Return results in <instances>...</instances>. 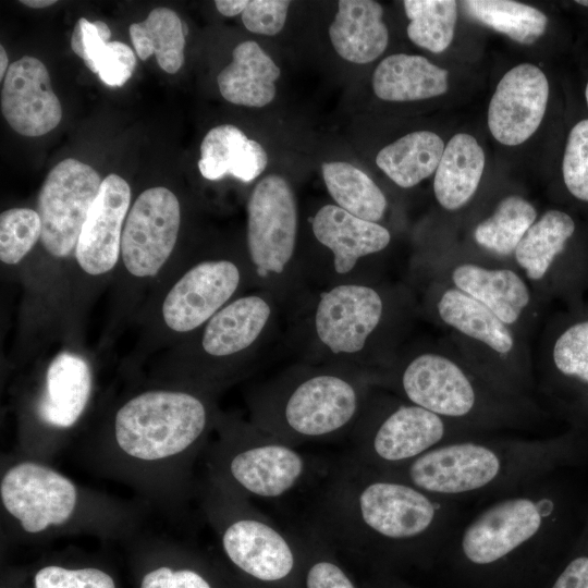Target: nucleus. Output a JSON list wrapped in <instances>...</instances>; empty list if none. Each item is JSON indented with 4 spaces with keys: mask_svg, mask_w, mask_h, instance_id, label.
<instances>
[{
    "mask_svg": "<svg viewBox=\"0 0 588 588\" xmlns=\"http://www.w3.org/2000/svg\"><path fill=\"white\" fill-rule=\"evenodd\" d=\"M585 469L488 501L461 522L431 573L445 588H543L580 528Z\"/></svg>",
    "mask_w": 588,
    "mask_h": 588,
    "instance_id": "nucleus-1",
    "label": "nucleus"
},
{
    "mask_svg": "<svg viewBox=\"0 0 588 588\" xmlns=\"http://www.w3.org/2000/svg\"><path fill=\"white\" fill-rule=\"evenodd\" d=\"M466 516L464 503L432 495L346 455L328 470L310 526L370 572L401 575L431 573Z\"/></svg>",
    "mask_w": 588,
    "mask_h": 588,
    "instance_id": "nucleus-2",
    "label": "nucleus"
},
{
    "mask_svg": "<svg viewBox=\"0 0 588 588\" xmlns=\"http://www.w3.org/2000/svg\"><path fill=\"white\" fill-rule=\"evenodd\" d=\"M587 467L588 433L572 429L543 439L486 434L457 440L380 473L432 495L466 503L490 501L554 473Z\"/></svg>",
    "mask_w": 588,
    "mask_h": 588,
    "instance_id": "nucleus-3",
    "label": "nucleus"
},
{
    "mask_svg": "<svg viewBox=\"0 0 588 588\" xmlns=\"http://www.w3.org/2000/svg\"><path fill=\"white\" fill-rule=\"evenodd\" d=\"M210 426L208 405L180 390H149L115 413L111 439L94 451L101 469L158 499H176L189 483Z\"/></svg>",
    "mask_w": 588,
    "mask_h": 588,
    "instance_id": "nucleus-4",
    "label": "nucleus"
},
{
    "mask_svg": "<svg viewBox=\"0 0 588 588\" xmlns=\"http://www.w3.org/2000/svg\"><path fill=\"white\" fill-rule=\"evenodd\" d=\"M2 515L26 539L68 534L111 536L128 530L131 513L77 485L47 461L19 455L2 466Z\"/></svg>",
    "mask_w": 588,
    "mask_h": 588,
    "instance_id": "nucleus-5",
    "label": "nucleus"
},
{
    "mask_svg": "<svg viewBox=\"0 0 588 588\" xmlns=\"http://www.w3.org/2000/svg\"><path fill=\"white\" fill-rule=\"evenodd\" d=\"M203 509L230 573L270 588H302L298 532L286 531L249 500L207 476Z\"/></svg>",
    "mask_w": 588,
    "mask_h": 588,
    "instance_id": "nucleus-6",
    "label": "nucleus"
},
{
    "mask_svg": "<svg viewBox=\"0 0 588 588\" xmlns=\"http://www.w3.org/2000/svg\"><path fill=\"white\" fill-rule=\"evenodd\" d=\"M367 407L365 389L340 373L317 372L266 392L255 426L294 446L354 429Z\"/></svg>",
    "mask_w": 588,
    "mask_h": 588,
    "instance_id": "nucleus-7",
    "label": "nucleus"
},
{
    "mask_svg": "<svg viewBox=\"0 0 588 588\" xmlns=\"http://www.w3.org/2000/svg\"><path fill=\"white\" fill-rule=\"evenodd\" d=\"M395 387L406 402L486 432L519 426L529 416L524 401L482 384L451 358L434 353L413 358Z\"/></svg>",
    "mask_w": 588,
    "mask_h": 588,
    "instance_id": "nucleus-8",
    "label": "nucleus"
},
{
    "mask_svg": "<svg viewBox=\"0 0 588 588\" xmlns=\"http://www.w3.org/2000/svg\"><path fill=\"white\" fill-rule=\"evenodd\" d=\"M207 452V476L248 500L285 497L315 465L296 446L255 425L224 429Z\"/></svg>",
    "mask_w": 588,
    "mask_h": 588,
    "instance_id": "nucleus-9",
    "label": "nucleus"
},
{
    "mask_svg": "<svg viewBox=\"0 0 588 588\" xmlns=\"http://www.w3.org/2000/svg\"><path fill=\"white\" fill-rule=\"evenodd\" d=\"M487 432L412 403L366 407L353 429L350 456L375 470L392 469L449 442Z\"/></svg>",
    "mask_w": 588,
    "mask_h": 588,
    "instance_id": "nucleus-10",
    "label": "nucleus"
},
{
    "mask_svg": "<svg viewBox=\"0 0 588 588\" xmlns=\"http://www.w3.org/2000/svg\"><path fill=\"white\" fill-rule=\"evenodd\" d=\"M101 183L97 171L77 159H64L50 170L38 194L37 212L40 241L51 256L66 257L75 249Z\"/></svg>",
    "mask_w": 588,
    "mask_h": 588,
    "instance_id": "nucleus-11",
    "label": "nucleus"
},
{
    "mask_svg": "<svg viewBox=\"0 0 588 588\" xmlns=\"http://www.w3.org/2000/svg\"><path fill=\"white\" fill-rule=\"evenodd\" d=\"M297 206L290 183L269 174L254 187L247 203V247L260 277L280 274L296 243Z\"/></svg>",
    "mask_w": 588,
    "mask_h": 588,
    "instance_id": "nucleus-12",
    "label": "nucleus"
},
{
    "mask_svg": "<svg viewBox=\"0 0 588 588\" xmlns=\"http://www.w3.org/2000/svg\"><path fill=\"white\" fill-rule=\"evenodd\" d=\"M180 220V203L167 187H150L139 194L121 238V255L130 273L140 278L158 273L175 246Z\"/></svg>",
    "mask_w": 588,
    "mask_h": 588,
    "instance_id": "nucleus-13",
    "label": "nucleus"
},
{
    "mask_svg": "<svg viewBox=\"0 0 588 588\" xmlns=\"http://www.w3.org/2000/svg\"><path fill=\"white\" fill-rule=\"evenodd\" d=\"M549 83L536 65L522 63L499 82L488 108V126L501 144L515 146L539 127L548 103Z\"/></svg>",
    "mask_w": 588,
    "mask_h": 588,
    "instance_id": "nucleus-14",
    "label": "nucleus"
},
{
    "mask_svg": "<svg viewBox=\"0 0 588 588\" xmlns=\"http://www.w3.org/2000/svg\"><path fill=\"white\" fill-rule=\"evenodd\" d=\"M383 311L379 293L360 284H341L321 294L315 315L316 333L333 354L362 351Z\"/></svg>",
    "mask_w": 588,
    "mask_h": 588,
    "instance_id": "nucleus-15",
    "label": "nucleus"
},
{
    "mask_svg": "<svg viewBox=\"0 0 588 588\" xmlns=\"http://www.w3.org/2000/svg\"><path fill=\"white\" fill-rule=\"evenodd\" d=\"M1 111L9 125L24 136H41L58 126L62 107L39 59L24 56L9 66L1 89Z\"/></svg>",
    "mask_w": 588,
    "mask_h": 588,
    "instance_id": "nucleus-16",
    "label": "nucleus"
},
{
    "mask_svg": "<svg viewBox=\"0 0 588 588\" xmlns=\"http://www.w3.org/2000/svg\"><path fill=\"white\" fill-rule=\"evenodd\" d=\"M240 270L229 260L203 261L191 268L170 290L162 305L167 326L187 332L209 320L234 294Z\"/></svg>",
    "mask_w": 588,
    "mask_h": 588,
    "instance_id": "nucleus-17",
    "label": "nucleus"
},
{
    "mask_svg": "<svg viewBox=\"0 0 588 588\" xmlns=\"http://www.w3.org/2000/svg\"><path fill=\"white\" fill-rule=\"evenodd\" d=\"M130 201L131 188L123 177L112 173L102 180L75 247L85 272L98 275L115 266Z\"/></svg>",
    "mask_w": 588,
    "mask_h": 588,
    "instance_id": "nucleus-18",
    "label": "nucleus"
},
{
    "mask_svg": "<svg viewBox=\"0 0 588 588\" xmlns=\"http://www.w3.org/2000/svg\"><path fill=\"white\" fill-rule=\"evenodd\" d=\"M91 372L87 363L71 353H61L50 363L36 405L39 421L57 431L74 427L90 400Z\"/></svg>",
    "mask_w": 588,
    "mask_h": 588,
    "instance_id": "nucleus-19",
    "label": "nucleus"
},
{
    "mask_svg": "<svg viewBox=\"0 0 588 588\" xmlns=\"http://www.w3.org/2000/svg\"><path fill=\"white\" fill-rule=\"evenodd\" d=\"M554 373L549 390L573 422L588 433V320L564 330L552 350Z\"/></svg>",
    "mask_w": 588,
    "mask_h": 588,
    "instance_id": "nucleus-20",
    "label": "nucleus"
},
{
    "mask_svg": "<svg viewBox=\"0 0 588 588\" xmlns=\"http://www.w3.org/2000/svg\"><path fill=\"white\" fill-rule=\"evenodd\" d=\"M317 241L333 254L335 272L348 273L358 259L384 249L390 232L377 222L360 219L336 205L321 207L311 220Z\"/></svg>",
    "mask_w": 588,
    "mask_h": 588,
    "instance_id": "nucleus-21",
    "label": "nucleus"
},
{
    "mask_svg": "<svg viewBox=\"0 0 588 588\" xmlns=\"http://www.w3.org/2000/svg\"><path fill=\"white\" fill-rule=\"evenodd\" d=\"M382 15L383 9L377 1L340 0L329 26L330 40L340 57L358 64L380 57L389 42Z\"/></svg>",
    "mask_w": 588,
    "mask_h": 588,
    "instance_id": "nucleus-22",
    "label": "nucleus"
},
{
    "mask_svg": "<svg viewBox=\"0 0 588 588\" xmlns=\"http://www.w3.org/2000/svg\"><path fill=\"white\" fill-rule=\"evenodd\" d=\"M281 71L273 60L253 40L238 44L232 62L218 75L221 96L238 106L260 108L275 97V81Z\"/></svg>",
    "mask_w": 588,
    "mask_h": 588,
    "instance_id": "nucleus-23",
    "label": "nucleus"
},
{
    "mask_svg": "<svg viewBox=\"0 0 588 588\" xmlns=\"http://www.w3.org/2000/svg\"><path fill=\"white\" fill-rule=\"evenodd\" d=\"M267 164L264 147L248 139L234 125L212 127L203 138L198 169L207 180H219L230 173L243 182H250L264 172Z\"/></svg>",
    "mask_w": 588,
    "mask_h": 588,
    "instance_id": "nucleus-24",
    "label": "nucleus"
},
{
    "mask_svg": "<svg viewBox=\"0 0 588 588\" xmlns=\"http://www.w3.org/2000/svg\"><path fill=\"white\" fill-rule=\"evenodd\" d=\"M454 287L488 307L505 324H514L530 302L524 280L511 269L462 264L452 271Z\"/></svg>",
    "mask_w": 588,
    "mask_h": 588,
    "instance_id": "nucleus-25",
    "label": "nucleus"
},
{
    "mask_svg": "<svg viewBox=\"0 0 588 588\" xmlns=\"http://www.w3.org/2000/svg\"><path fill=\"white\" fill-rule=\"evenodd\" d=\"M448 74L425 57L396 53L376 68L372 88L378 98L387 101L421 100L444 94Z\"/></svg>",
    "mask_w": 588,
    "mask_h": 588,
    "instance_id": "nucleus-26",
    "label": "nucleus"
},
{
    "mask_svg": "<svg viewBox=\"0 0 588 588\" xmlns=\"http://www.w3.org/2000/svg\"><path fill=\"white\" fill-rule=\"evenodd\" d=\"M270 315V305L258 295L235 299L209 319L203 334L204 350L223 357L249 347L261 334Z\"/></svg>",
    "mask_w": 588,
    "mask_h": 588,
    "instance_id": "nucleus-27",
    "label": "nucleus"
},
{
    "mask_svg": "<svg viewBox=\"0 0 588 588\" xmlns=\"http://www.w3.org/2000/svg\"><path fill=\"white\" fill-rule=\"evenodd\" d=\"M485 152L475 137L460 133L445 145L434 172L433 192L446 210L463 207L475 194L485 169Z\"/></svg>",
    "mask_w": 588,
    "mask_h": 588,
    "instance_id": "nucleus-28",
    "label": "nucleus"
},
{
    "mask_svg": "<svg viewBox=\"0 0 588 588\" xmlns=\"http://www.w3.org/2000/svg\"><path fill=\"white\" fill-rule=\"evenodd\" d=\"M138 588H233L229 571L193 551L167 549L142 572Z\"/></svg>",
    "mask_w": 588,
    "mask_h": 588,
    "instance_id": "nucleus-29",
    "label": "nucleus"
},
{
    "mask_svg": "<svg viewBox=\"0 0 588 588\" xmlns=\"http://www.w3.org/2000/svg\"><path fill=\"white\" fill-rule=\"evenodd\" d=\"M437 308L441 320L462 334L502 355L513 350L514 336L509 326L483 304L456 287L443 292Z\"/></svg>",
    "mask_w": 588,
    "mask_h": 588,
    "instance_id": "nucleus-30",
    "label": "nucleus"
},
{
    "mask_svg": "<svg viewBox=\"0 0 588 588\" xmlns=\"http://www.w3.org/2000/svg\"><path fill=\"white\" fill-rule=\"evenodd\" d=\"M444 147L436 133L413 132L383 147L376 163L396 185L409 188L436 172Z\"/></svg>",
    "mask_w": 588,
    "mask_h": 588,
    "instance_id": "nucleus-31",
    "label": "nucleus"
},
{
    "mask_svg": "<svg viewBox=\"0 0 588 588\" xmlns=\"http://www.w3.org/2000/svg\"><path fill=\"white\" fill-rule=\"evenodd\" d=\"M128 33L140 60L155 54L158 65L169 74L182 68L187 27L173 10H151L146 20L131 24Z\"/></svg>",
    "mask_w": 588,
    "mask_h": 588,
    "instance_id": "nucleus-32",
    "label": "nucleus"
},
{
    "mask_svg": "<svg viewBox=\"0 0 588 588\" xmlns=\"http://www.w3.org/2000/svg\"><path fill=\"white\" fill-rule=\"evenodd\" d=\"M575 231L566 212L549 210L526 232L514 255L528 279L541 280Z\"/></svg>",
    "mask_w": 588,
    "mask_h": 588,
    "instance_id": "nucleus-33",
    "label": "nucleus"
},
{
    "mask_svg": "<svg viewBox=\"0 0 588 588\" xmlns=\"http://www.w3.org/2000/svg\"><path fill=\"white\" fill-rule=\"evenodd\" d=\"M321 170L327 189L336 206L371 222L383 217L385 196L364 171L345 161L324 162Z\"/></svg>",
    "mask_w": 588,
    "mask_h": 588,
    "instance_id": "nucleus-34",
    "label": "nucleus"
},
{
    "mask_svg": "<svg viewBox=\"0 0 588 588\" xmlns=\"http://www.w3.org/2000/svg\"><path fill=\"white\" fill-rule=\"evenodd\" d=\"M461 4L473 20L523 45L535 42L547 28L544 13L516 1L466 0Z\"/></svg>",
    "mask_w": 588,
    "mask_h": 588,
    "instance_id": "nucleus-35",
    "label": "nucleus"
},
{
    "mask_svg": "<svg viewBox=\"0 0 588 588\" xmlns=\"http://www.w3.org/2000/svg\"><path fill=\"white\" fill-rule=\"evenodd\" d=\"M537 211L517 195L503 198L492 216L477 225L474 237L485 249L499 256L513 254L519 242L536 222Z\"/></svg>",
    "mask_w": 588,
    "mask_h": 588,
    "instance_id": "nucleus-36",
    "label": "nucleus"
},
{
    "mask_svg": "<svg viewBox=\"0 0 588 588\" xmlns=\"http://www.w3.org/2000/svg\"><path fill=\"white\" fill-rule=\"evenodd\" d=\"M297 532L304 554L302 588H370L353 575L336 549L313 526Z\"/></svg>",
    "mask_w": 588,
    "mask_h": 588,
    "instance_id": "nucleus-37",
    "label": "nucleus"
},
{
    "mask_svg": "<svg viewBox=\"0 0 588 588\" xmlns=\"http://www.w3.org/2000/svg\"><path fill=\"white\" fill-rule=\"evenodd\" d=\"M408 38L433 53L443 52L452 42L457 20L454 0H405Z\"/></svg>",
    "mask_w": 588,
    "mask_h": 588,
    "instance_id": "nucleus-38",
    "label": "nucleus"
},
{
    "mask_svg": "<svg viewBox=\"0 0 588 588\" xmlns=\"http://www.w3.org/2000/svg\"><path fill=\"white\" fill-rule=\"evenodd\" d=\"M41 236V220L30 208H11L0 215V259L20 262Z\"/></svg>",
    "mask_w": 588,
    "mask_h": 588,
    "instance_id": "nucleus-39",
    "label": "nucleus"
},
{
    "mask_svg": "<svg viewBox=\"0 0 588 588\" xmlns=\"http://www.w3.org/2000/svg\"><path fill=\"white\" fill-rule=\"evenodd\" d=\"M33 588H118L114 577L94 565L69 566L49 563L33 575Z\"/></svg>",
    "mask_w": 588,
    "mask_h": 588,
    "instance_id": "nucleus-40",
    "label": "nucleus"
},
{
    "mask_svg": "<svg viewBox=\"0 0 588 588\" xmlns=\"http://www.w3.org/2000/svg\"><path fill=\"white\" fill-rule=\"evenodd\" d=\"M543 588H588V490L578 534Z\"/></svg>",
    "mask_w": 588,
    "mask_h": 588,
    "instance_id": "nucleus-41",
    "label": "nucleus"
},
{
    "mask_svg": "<svg viewBox=\"0 0 588 588\" xmlns=\"http://www.w3.org/2000/svg\"><path fill=\"white\" fill-rule=\"evenodd\" d=\"M563 179L574 197L588 201V120L579 121L568 134Z\"/></svg>",
    "mask_w": 588,
    "mask_h": 588,
    "instance_id": "nucleus-42",
    "label": "nucleus"
},
{
    "mask_svg": "<svg viewBox=\"0 0 588 588\" xmlns=\"http://www.w3.org/2000/svg\"><path fill=\"white\" fill-rule=\"evenodd\" d=\"M290 4L284 0L248 1L242 22L252 33L273 36L284 27Z\"/></svg>",
    "mask_w": 588,
    "mask_h": 588,
    "instance_id": "nucleus-43",
    "label": "nucleus"
},
{
    "mask_svg": "<svg viewBox=\"0 0 588 588\" xmlns=\"http://www.w3.org/2000/svg\"><path fill=\"white\" fill-rule=\"evenodd\" d=\"M99 78L109 86H123L136 65L133 50L121 41H109L95 63Z\"/></svg>",
    "mask_w": 588,
    "mask_h": 588,
    "instance_id": "nucleus-44",
    "label": "nucleus"
},
{
    "mask_svg": "<svg viewBox=\"0 0 588 588\" xmlns=\"http://www.w3.org/2000/svg\"><path fill=\"white\" fill-rule=\"evenodd\" d=\"M83 30V42L87 56L86 66L94 73H97L96 61L106 49L109 41H106L99 34L94 22L85 17L78 20Z\"/></svg>",
    "mask_w": 588,
    "mask_h": 588,
    "instance_id": "nucleus-45",
    "label": "nucleus"
},
{
    "mask_svg": "<svg viewBox=\"0 0 588 588\" xmlns=\"http://www.w3.org/2000/svg\"><path fill=\"white\" fill-rule=\"evenodd\" d=\"M366 581L370 588H421L407 581L401 575L388 572H370Z\"/></svg>",
    "mask_w": 588,
    "mask_h": 588,
    "instance_id": "nucleus-46",
    "label": "nucleus"
},
{
    "mask_svg": "<svg viewBox=\"0 0 588 588\" xmlns=\"http://www.w3.org/2000/svg\"><path fill=\"white\" fill-rule=\"evenodd\" d=\"M217 10L224 16L231 17L242 14L248 4L247 0H216Z\"/></svg>",
    "mask_w": 588,
    "mask_h": 588,
    "instance_id": "nucleus-47",
    "label": "nucleus"
},
{
    "mask_svg": "<svg viewBox=\"0 0 588 588\" xmlns=\"http://www.w3.org/2000/svg\"><path fill=\"white\" fill-rule=\"evenodd\" d=\"M71 48L73 52L76 53L84 62L87 61V56H86L84 42H83V30H82L81 23L78 21L75 24L74 29L72 32Z\"/></svg>",
    "mask_w": 588,
    "mask_h": 588,
    "instance_id": "nucleus-48",
    "label": "nucleus"
},
{
    "mask_svg": "<svg viewBox=\"0 0 588 588\" xmlns=\"http://www.w3.org/2000/svg\"><path fill=\"white\" fill-rule=\"evenodd\" d=\"M231 584L233 588H270L267 586H262L259 584L252 583L249 580H246L242 577H238L232 573H230Z\"/></svg>",
    "mask_w": 588,
    "mask_h": 588,
    "instance_id": "nucleus-49",
    "label": "nucleus"
},
{
    "mask_svg": "<svg viewBox=\"0 0 588 588\" xmlns=\"http://www.w3.org/2000/svg\"><path fill=\"white\" fill-rule=\"evenodd\" d=\"M22 4L33 8V9H42L56 4V0H22Z\"/></svg>",
    "mask_w": 588,
    "mask_h": 588,
    "instance_id": "nucleus-50",
    "label": "nucleus"
},
{
    "mask_svg": "<svg viewBox=\"0 0 588 588\" xmlns=\"http://www.w3.org/2000/svg\"><path fill=\"white\" fill-rule=\"evenodd\" d=\"M9 58L3 46H0V78L3 79L8 71ZM10 66V65H9Z\"/></svg>",
    "mask_w": 588,
    "mask_h": 588,
    "instance_id": "nucleus-51",
    "label": "nucleus"
},
{
    "mask_svg": "<svg viewBox=\"0 0 588 588\" xmlns=\"http://www.w3.org/2000/svg\"><path fill=\"white\" fill-rule=\"evenodd\" d=\"M95 26L97 27L100 36L106 40V41H110V37H111V30L109 28V26L102 22V21H95L94 22Z\"/></svg>",
    "mask_w": 588,
    "mask_h": 588,
    "instance_id": "nucleus-52",
    "label": "nucleus"
},
{
    "mask_svg": "<svg viewBox=\"0 0 588 588\" xmlns=\"http://www.w3.org/2000/svg\"><path fill=\"white\" fill-rule=\"evenodd\" d=\"M576 3L588 7V0H577Z\"/></svg>",
    "mask_w": 588,
    "mask_h": 588,
    "instance_id": "nucleus-53",
    "label": "nucleus"
},
{
    "mask_svg": "<svg viewBox=\"0 0 588 588\" xmlns=\"http://www.w3.org/2000/svg\"><path fill=\"white\" fill-rule=\"evenodd\" d=\"M585 96H586V101H587V106H588V83H587V86H586Z\"/></svg>",
    "mask_w": 588,
    "mask_h": 588,
    "instance_id": "nucleus-54",
    "label": "nucleus"
}]
</instances>
